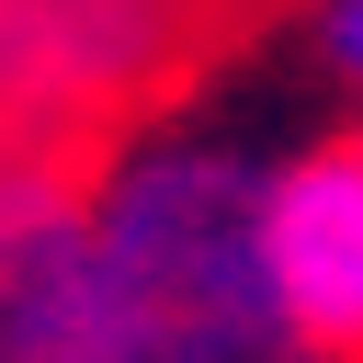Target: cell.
Masks as SVG:
<instances>
[{"instance_id": "1", "label": "cell", "mask_w": 363, "mask_h": 363, "mask_svg": "<svg viewBox=\"0 0 363 363\" xmlns=\"http://www.w3.org/2000/svg\"><path fill=\"white\" fill-rule=\"evenodd\" d=\"M261 136L170 102L79 170L113 363H306L261 284Z\"/></svg>"}, {"instance_id": "2", "label": "cell", "mask_w": 363, "mask_h": 363, "mask_svg": "<svg viewBox=\"0 0 363 363\" xmlns=\"http://www.w3.org/2000/svg\"><path fill=\"white\" fill-rule=\"evenodd\" d=\"M227 0H0V159H102L216 57Z\"/></svg>"}, {"instance_id": "3", "label": "cell", "mask_w": 363, "mask_h": 363, "mask_svg": "<svg viewBox=\"0 0 363 363\" xmlns=\"http://www.w3.org/2000/svg\"><path fill=\"white\" fill-rule=\"evenodd\" d=\"M261 284L306 363H363V136L261 159Z\"/></svg>"}, {"instance_id": "4", "label": "cell", "mask_w": 363, "mask_h": 363, "mask_svg": "<svg viewBox=\"0 0 363 363\" xmlns=\"http://www.w3.org/2000/svg\"><path fill=\"white\" fill-rule=\"evenodd\" d=\"M91 159H0V363H113Z\"/></svg>"}, {"instance_id": "5", "label": "cell", "mask_w": 363, "mask_h": 363, "mask_svg": "<svg viewBox=\"0 0 363 363\" xmlns=\"http://www.w3.org/2000/svg\"><path fill=\"white\" fill-rule=\"evenodd\" d=\"M306 34H318V68L340 79L352 136H363V0H306Z\"/></svg>"}]
</instances>
